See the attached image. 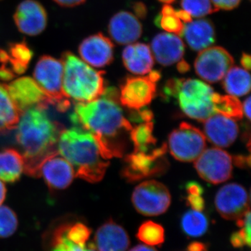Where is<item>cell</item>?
Masks as SVG:
<instances>
[{
    "label": "cell",
    "mask_w": 251,
    "mask_h": 251,
    "mask_svg": "<svg viewBox=\"0 0 251 251\" xmlns=\"http://www.w3.org/2000/svg\"><path fill=\"white\" fill-rule=\"evenodd\" d=\"M63 74L62 61L49 55L39 58L34 72V80L45 92L50 105L60 112L66 111L70 107L69 99L62 90Z\"/></svg>",
    "instance_id": "6"
},
{
    "label": "cell",
    "mask_w": 251,
    "mask_h": 251,
    "mask_svg": "<svg viewBox=\"0 0 251 251\" xmlns=\"http://www.w3.org/2000/svg\"><path fill=\"white\" fill-rule=\"evenodd\" d=\"M234 63L233 57L227 50L213 46L200 51L194 67L198 76L209 83H215L224 78Z\"/></svg>",
    "instance_id": "11"
},
{
    "label": "cell",
    "mask_w": 251,
    "mask_h": 251,
    "mask_svg": "<svg viewBox=\"0 0 251 251\" xmlns=\"http://www.w3.org/2000/svg\"><path fill=\"white\" fill-rule=\"evenodd\" d=\"M206 148V138L201 130L182 122L168 138V149L177 161H196Z\"/></svg>",
    "instance_id": "8"
},
{
    "label": "cell",
    "mask_w": 251,
    "mask_h": 251,
    "mask_svg": "<svg viewBox=\"0 0 251 251\" xmlns=\"http://www.w3.org/2000/svg\"><path fill=\"white\" fill-rule=\"evenodd\" d=\"M156 26L164 29L170 34H176L181 35L184 30V25L183 22L176 16H161L158 15L155 18Z\"/></svg>",
    "instance_id": "36"
},
{
    "label": "cell",
    "mask_w": 251,
    "mask_h": 251,
    "mask_svg": "<svg viewBox=\"0 0 251 251\" xmlns=\"http://www.w3.org/2000/svg\"><path fill=\"white\" fill-rule=\"evenodd\" d=\"M175 16H176L181 22L188 23L192 21V16L184 9L176 10Z\"/></svg>",
    "instance_id": "41"
},
{
    "label": "cell",
    "mask_w": 251,
    "mask_h": 251,
    "mask_svg": "<svg viewBox=\"0 0 251 251\" xmlns=\"http://www.w3.org/2000/svg\"><path fill=\"white\" fill-rule=\"evenodd\" d=\"M158 1L161 3H164V4H171V3L175 2L176 0H158Z\"/></svg>",
    "instance_id": "50"
},
{
    "label": "cell",
    "mask_w": 251,
    "mask_h": 251,
    "mask_svg": "<svg viewBox=\"0 0 251 251\" xmlns=\"http://www.w3.org/2000/svg\"><path fill=\"white\" fill-rule=\"evenodd\" d=\"M6 196V188L4 183L0 180V205L4 202Z\"/></svg>",
    "instance_id": "48"
},
{
    "label": "cell",
    "mask_w": 251,
    "mask_h": 251,
    "mask_svg": "<svg viewBox=\"0 0 251 251\" xmlns=\"http://www.w3.org/2000/svg\"><path fill=\"white\" fill-rule=\"evenodd\" d=\"M122 61L126 69L135 75L149 74L154 64L150 46L143 43L127 46L122 52Z\"/></svg>",
    "instance_id": "23"
},
{
    "label": "cell",
    "mask_w": 251,
    "mask_h": 251,
    "mask_svg": "<svg viewBox=\"0 0 251 251\" xmlns=\"http://www.w3.org/2000/svg\"><path fill=\"white\" fill-rule=\"evenodd\" d=\"M92 229L80 222L69 221L65 230L66 237L76 245L85 247L86 243L90 239Z\"/></svg>",
    "instance_id": "33"
},
{
    "label": "cell",
    "mask_w": 251,
    "mask_h": 251,
    "mask_svg": "<svg viewBox=\"0 0 251 251\" xmlns=\"http://www.w3.org/2000/svg\"><path fill=\"white\" fill-rule=\"evenodd\" d=\"M203 122L204 136L218 148L230 146L239 135V126L235 120L221 114H215Z\"/></svg>",
    "instance_id": "19"
},
{
    "label": "cell",
    "mask_w": 251,
    "mask_h": 251,
    "mask_svg": "<svg viewBox=\"0 0 251 251\" xmlns=\"http://www.w3.org/2000/svg\"><path fill=\"white\" fill-rule=\"evenodd\" d=\"M215 206L224 219L229 221L240 219L250 210L249 193L242 185H225L216 193Z\"/></svg>",
    "instance_id": "14"
},
{
    "label": "cell",
    "mask_w": 251,
    "mask_h": 251,
    "mask_svg": "<svg viewBox=\"0 0 251 251\" xmlns=\"http://www.w3.org/2000/svg\"><path fill=\"white\" fill-rule=\"evenodd\" d=\"M23 170L24 159L17 150L9 148L0 152V179L14 183L21 178Z\"/></svg>",
    "instance_id": "25"
},
{
    "label": "cell",
    "mask_w": 251,
    "mask_h": 251,
    "mask_svg": "<svg viewBox=\"0 0 251 251\" xmlns=\"http://www.w3.org/2000/svg\"><path fill=\"white\" fill-rule=\"evenodd\" d=\"M118 99L117 90L105 88L101 98L77 103L69 116L72 123L94 135L108 160L123 156L126 148V135H130L133 127L124 115Z\"/></svg>",
    "instance_id": "1"
},
{
    "label": "cell",
    "mask_w": 251,
    "mask_h": 251,
    "mask_svg": "<svg viewBox=\"0 0 251 251\" xmlns=\"http://www.w3.org/2000/svg\"><path fill=\"white\" fill-rule=\"evenodd\" d=\"M189 65H188V63L186 62V61L181 60L178 62L177 64V69L179 72L181 73H186L187 72L188 70H189Z\"/></svg>",
    "instance_id": "47"
},
{
    "label": "cell",
    "mask_w": 251,
    "mask_h": 251,
    "mask_svg": "<svg viewBox=\"0 0 251 251\" xmlns=\"http://www.w3.org/2000/svg\"><path fill=\"white\" fill-rule=\"evenodd\" d=\"M62 58V90L68 99L87 103L101 97L105 90L104 72L95 70L69 51L63 53Z\"/></svg>",
    "instance_id": "4"
},
{
    "label": "cell",
    "mask_w": 251,
    "mask_h": 251,
    "mask_svg": "<svg viewBox=\"0 0 251 251\" xmlns=\"http://www.w3.org/2000/svg\"><path fill=\"white\" fill-rule=\"evenodd\" d=\"M188 196L186 201L188 205L193 210L202 211L204 208V201L202 198L203 189L202 186L197 183H190L186 186Z\"/></svg>",
    "instance_id": "37"
},
{
    "label": "cell",
    "mask_w": 251,
    "mask_h": 251,
    "mask_svg": "<svg viewBox=\"0 0 251 251\" xmlns=\"http://www.w3.org/2000/svg\"><path fill=\"white\" fill-rule=\"evenodd\" d=\"M240 62L242 67H244V69L247 71L250 70L251 67L250 54L244 52V53L242 54V57H241Z\"/></svg>",
    "instance_id": "44"
},
{
    "label": "cell",
    "mask_w": 251,
    "mask_h": 251,
    "mask_svg": "<svg viewBox=\"0 0 251 251\" xmlns=\"http://www.w3.org/2000/svg\"><path fill=\"white\" fill-rule=\"evenodd\" d=\"M129 251H157L156 249L153 248L148 247L145 245H138L133 249H130Z\"/></svg>",
    "instance_id": "49"
},
{
    "label": "cell",
    "mask_w": 251,
    "mask_h": 251,
    "mask_svg": "<svg viewBox=\"0 0 251 251\" xmlns=\"http://www.w3.org/2000/svg\"><path fill=\"white\" fill-rule=\"evenodd\" d=\"M251 97H249L242 105L243 113H244L249 120L251 118Z\"/></svg>",
    "instance_id": "45"
},
{
    "label": "cell",
    "mask_w": 251,
    "mask_h": 251,
    "mask_svg": "<svg viewBox=\"0 0 251 251\" xmlns=\"http://www.w3.org/2000/svg\"><path fill=\"white\" fill-rule=\"evenodd\" d=\"M223 87L232 97H243L251 90V75L248 71L232 67L225 75Z\"/></svg>",
    "instance_id": "27"
},
{
    "label": "cell",
    "mask_w": 251,
    "mask_h": 251,
    "mask_svg": "<svg viewBox=\"0 0 251 251\" xmlns=\"http://www.w3.org/2000/svg\"><path fill=\"white\" fill-rule=\"evenodd\" d=\"M188 251H207V247L202 242H194L190 244L187 247Z\"/></svg>",
    "instance_id": "43"
},
{
    "label": "cell",
    "mask_w": 251,
    "mask_h": 251,
    "mask_svg": "<svg viewBox=\"0 0 251 251\" xmlns=\"http://www.w3.org/2000/svg\"><path fill=\"white\" fill-rule=\"evenodd\" d=\"M161 77V73L158 71H151L147 76L127 77L120 87V103L133 110L147 106L156 95V83Z\"/></svg>",
    "instance_id": "10"
},
{
    "label": "cell",
    "mask_w": 251,
    "mask_h": 251,
    "mask_svg": "<svg viewBox=\"0 0 251 251\" xmlns=\"http://www.w3.org/2000/svg\"><path fill=\"white\" fill-rule=\"evenodd\" d=\"M235 164L240 168H249L250 167V156L244 157L242 156H235L234 158Z\"/></svg>",
    "instance_id": "42"
},
{
    "label": "cell",
    "mask_w": 251,
    "mask_h": 251,
    "mask_svg": "<svg viewBox=\"0 0 251 251\" xmlns=\"http://www.w3.org/2000/svg\"><path fill=\"white\" fill-rule=\"evenodd\" d=\"M163 93L166 98L177 99L180 108L190 118L205 121L215 115V97L212 87L196 79L173 78L166 82Z\"/></svg>",
    "instance_id": "5"
},
{
    "label": "cell",
    "mask_w": 251,
    "mask_h": 251,
    "mask_svg": "<svg viewBox=\"0 0 251 251\" xmlns=\"http://www.w3.org/2000/svg\"><path fill=\"white\" fill-rule=\"evenodd\" d=\"M92 244L96 251H126L130 242L125 228L109 220L97 229Z\"/></svg>",
    "instance_id": "21"
},
{
    "label": "cell",
    "mask_w": 251,
    "mask_h": 251,
    "mask_svg": "<svg viewBox=\"0 0 251 251\" xmlns=\"http://www.w3.org/2000/svg\"><path fill=\"white\" fill-rule=\"evenodd\" d=\"M136 237L149 246H161L165 241V231L161 225L145 221L140 226Z\"/></svg>",
    "instance_id": "31"
},
{
    "label": "cell",
    "mask_w": 251,
    "mask_h": 251,
    "mask_svg": "<svg viewBox=\"0 0 251 251\" xmlns=\"http://www.w3.org/2000/svg\"><path fill=\"white\" fill-rule=\"evenodd\" d=\"M17 216L7 206H0V238L13 235L18 228Z\"/></svg>",
    "instance_id": "35"
},
{
    "label": "cell",
    "mask_w": 251,
    "mask_h": 251,
    "mask_svg": "<svg viewBox=\"0 0 251 251\" xmlns=\"http://www.w3.org/2000/svg\"><path fill=\"white\" fill-rule=\"evenodd\" d=\"M78 52L84 62L92 67L102 68L114 59V44L102 33L93 34L81 42Z\"/></svg>",
    "instance_id": "17"
},
{
    "label": "cell",
    "mask_w": 251,
    "mask_h": 251,
    "mask_svg": "<svg viewBox=\"0 0 251 251\" xmlns=\"http://www.w3.org/2000/svg\"><path fill=\"white\" fill-rule=\"evenodd\" d=\"M181 227L188 237H199L207 231L209 221L205 214L201 211H188L181 218Z\"/></svg>",
    "instance_id": "29"
},
{
    "label": "cell",
    "mask_w": 251,
    "mask_h": 251,
    "mask_svg": "<svg viewBox=\"0 0 251 251\" xmlns=\"http://www.w3.org/2000/svg\"><path fill=\"white\" fill-rule=\"evenodd\" d=\"M10 97L21 112L31 108L46 109L50 105L49 99L35 80L30 77L16 79L6 85Z\"/></svg>",
    "instance_id": "13"
},
{
    "label": "cell",
    "mask_w": 251,
    "mask_h": 251,
    "mask_svg": "<svg viewBox=\"0 0 251 251\" xmlns=\"http://www.w3.org/2000/svg\"><path fill=\"white\" fill-rule=\"evenodd\" d=\"M33 54L32 50L25 41L11 44L8 51L0 49V67L16 77L26 72Z\"/></svg>",
    "instance_id": "24"
},
{
    "label": "cell",
    "mask_w": 251,
    "mask_h": 251,
    "mask_svg": "<svg viewBox=\"0 0 251 251\" xmlns=\"http://www.w3.org/2000/svg\"><path fill=\"white\" fill-rule=\"evenodd\" d=\"M238 227L240 229L234 232L230 237V242L235 248L251 247V211H248L245 215L237 220Z\"/></svg>",
    "instance_id": "32"
},
{
    "label": "cell",
    "mask_w": 251,
    "mask_h": 251,
    "mask_svg": "<svg viewBox=\"0 0 251 251\" xmlns=\"http://www.w3.org/2000/svg\"><path fill=\"white\" fill-rule=\"evenodd\" d=\"M132 202L140 214L158 216L168 210L171 205V195L164 184L155 180H148L135 188Z\"/></svg>",
    "instance_id": "9"
},
{
    "label": "cell",
    "mask_w": 251,
    "mask_h": 251,
    "mask_svg": "<svg viewBox=\"0 0 251 251\" xmlns=\"http://www.w3.org/2000/svg\"><path fill=\"white\" fill-rule=\"evenodd\" d=\"M181 35L190 49L200 52L215 43V27L209 20L199 19L187 23Z\"/></svg>",
    "instance_id": "22"
},
{
    "label": "cell",
    "mask_w": 251,
    "mask_h": 251,
    "mask_svg": "<svg viewBox=\"0 0 251 251\" xmlns=\"http://www.w3.org/2000/svg\"><path fill=\"white\" fill-rule=\"evenodd\" d=\"M133 9L134 11L135 16L137 18H140V19L146 18L147 14H148V9H147L146 5L143 4V2H140V1L135 2L133 5Z\"/></svg>",
    "instance_id": "39"
},
{
    "label": "cell",
    "mask_w": 251,
    "mask_h": 251,
    "mask_svg": "<svg viewBox=\"0 0 251 251\" xmlns=\"http://www.w3.org/2000/svg\"><path fill=\"white\" fill-rule=\"evenodd\" d=\"M153 58L164 67L181 60L185 53V45L181 38L170 33H161L151 41Z\"/></svg>",
    "instance_id": "20"
},
{
    "label": "cell",
    "mask_w": 251,
    "mask_h": 251,
    "mask_svg": "<svg viewBox=\"0 0 251 251\" xmlns=\"http://www.w3.org/2000/svg\"><path fill=\"white\" fill-rule=\"evenodd\" d=\"M15 24L18 30L29 36H36L47 26L46 9L36 0H25L18 5L14 15Z\"/></svg>",
    "instance_id": "16"
},
{
    "label": "cell",
    "mask_w": 251,
    "mask_h": 251,
    "mask_svg": "<svg viewBox=\"0 0 251 251\" xmlns=\"http://www.w3.org/2000/svg\"><path fill=\"white\" fill-rule=\"evenodd\" d=\"M41 176L50 189L64 190L72 184L75 171L72 165L55 151L41 163L39 177Z\"/></svg>",
    "instance_id": "15"
},
{
    "label": "cell",
    "mask_w": 251,
    "mask_h": 251,
    "mask_svg": "<svg viewBox=\"0 0 251 251\" xmlns=\"http://www.w3.org/2000/svg\"><path fill=\"white\" fill-rule=\"evenodd\" d=\"M166 151L164 144L150 152L133 151L127 155L122 171L124 177L128 181H136L164 173L168 167Z\"/></svg>",
    "instance_id": "7"
},
{
    "label": "cell",
    "mask_w": 251,
    "mask_h": 251,
    "mask_svg": "<svg viewBox=\"0 0 251 251\" xmlns=\"http://www.w3.org/2000/svg\"><path fill=\"white\" fill-rule=\"evenodd\" d=\"M175 10L171 5L166 4L162 7L161 16H175Z\"/></svg>",
    "instance_id": "46"
},
{
    "label": "cell",
    "mask_w": 251,
    "mask_h": 251,
    "mask_svg": "<svg viewBox=\"0 0 251 251\" xmlns=\"http://www.w3.org/2000/svg\"><path fill=\"white\" fill-rule=\"evenodd\" d=\"M215 112L216 114H221L234 120H242L244 115L242 103L237 97L217 93L215 97Z\"/></svg>",
    "instance_id": "30"
},
{
    "label": "cell",
    "mask_w": 251,
    "mask_h": 251,
    "mask_svg": "<svg viewBox=\"0 0 251 251\" xmlns=\"http://www.w3.org/2000/svg\"><path fill=\"white\" fill-rule=\"evenodd\" d=\"M108 31L116 44L129 45L140 39L143 34V25L134 14L122 11L112 16Z\"/></svg>",
    "instance_id": "18"
},
{
    "label": "cell",
    "mask_w": 251,
    "mask_h": 251,
    "mask_svg": "<svg viewBox=\"0 0 251 251\" xmlns=\"http://www.w3.org/2000/svg\"><path fill=\"white\" fill-rule=\"evenodd\" d=\"M69 221L55 225L45 235V243L48 244L50 251H97L93 244L90 243L85 247L76 245L66 237L65 230Z\"/></svg>",
    "instance_id": "26"
},
{
    "label": "cell",
    "mask_w": 251,
    "mask_h": 251,
    "mask_svg": "<svg viewBox=\"0 0 251 251\" xmlns=\"http://www.w3.org/2000/svg\"><path fill=\"white\" fill-rule=\"evenodd\" d=\"M181 6L195 18H203L219 11L214 7L211 0H181Z\"/></svg>",
    "instance_id": "34"
},
{
    "label": "cell",
    "mask_w": 251,
    "mask_h": 251,
    "mask_svg": "<svg viewBox=\"0 0 251 251\" xmlns=\"http://www.w3.org/2000/svg\"><path fill=\"white\" fill-rule=\"evenodd\" d=\"M20 116L21 112L10 97L6 85L0 84V134L14 128Z\"/></svg>",
    "instance_id": "28"
},
{
    "label": "cell",
    "mask_w": 251,
    "mask_h": 251,
    "mask_svg": "<svg viewBox=\"0 0 251 251\" xmlns=\"http://www.w3.org/2000/svg\"><path fill=\"white\" fill-rule=\"evenodd\" d=\"M57 4L63 7H74L85 2L86 0H54Z\"/></svg>",
    "instance_id": "40"
},
{
    "label": "cell",
    "mask_w": 251,
    "mask_h": 251,
    "mask_svg": "<svg viewBox=\"0 0 251 251\" xmlns=\"http://www.w3.org/2000/svg\"><path fill=\"white\" fill-rule=\"evenodd\" d=\"M18 124L16 140L23 152L25 171L39 177L41 163L57 151L61 126L50 118L45 109L36 107L22 112Z\"/></svg>",
    "instance_id": "2"
},
{
    "label": "cell",
    "mask_w": 251,
    "mask_h": 251,
    "mask_svg": "<svg viewBox=\"0 0 251 251\" xmlns=\"http://www.w3.org/2000/svg\"><path fill=\"white\" fill-rule=\"evenodd\" d=\"M211 1L218 11L221 9L230 11L238 7L242 0H211Z\"/></svg>",
    "instance_id": "38"
},
{
    "label": "cell",
    "mask_w": 251,
    "mask_h": 251,
    "mask_svg": "<svg viewBox=\"0 0 251 251\" xmlns=\"http://www.w3.org/2000/svg\"><path fill=\"white\" fill-rule=\"evenodd\" d=\"M57 150L75 168V176L88 182L100 181L110 165L94 135L78 126L61 130Z\"/></svg>",
    "instance_id": "3"
},
{
    "label": "cell",
    "mask_w": 251,
    "mask_h": 251,
    "mask_svg": "<svg viewBox=\"0 0 251 251\" xmlns=\"http://www.w3.org/2000/svg\"><path fill=\"white\" fill-rule=\"evenodd\" d=\"M195 168L204 181L221 184L232 176V157L219 148L207 149L195 161Z\"/></svg>",
    "instance_id": "12"
}]
</instances>
